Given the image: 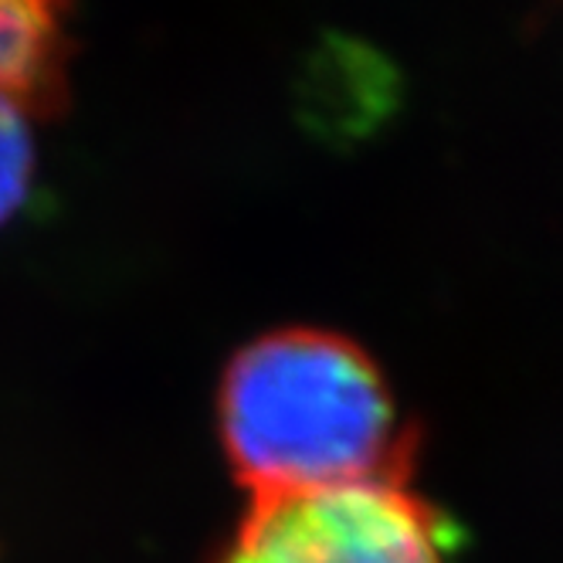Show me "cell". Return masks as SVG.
Instances as JSON below:
<instances>
[{
    "label": "cell",
    "mask_w": 563,
    "mask_h": 563,
    "mask_svg": "<svg viewBox=\"0 0 563 563\" xmlns=\"http://www.w3.org/2000/svg\"><path fill=\"white\" fill-rule=\"evenodd\" d=\"M218 438L252 496L408 482L418 428L377 360L319 327H282L241 346L218 380Z\"/></svg>",
    "instance_id": "1"
},
{
    "label": "cell",
    "mask_w": 563,
    "mask_h": 563,
    "mask_svg": "<svg viewBox=\"0 0 563 563\" xmlns=\"http://www.w3.org/2000/svg\"><path fill=\"white\" fill-rule=\"evenodd\" d=\"M452 519L408 482L252 496L208 563H449Z\"/></svg>",
    "instance_id": "2"
},
{
    "label": "cell",
    "mask_w": 563,
    "mask_h": 563,
    "mask_svg": "<svg viewBox=\"0 0 563 563\" xmlns=\"http://www.w3.org/2000/svg\"><path fill=\"white\" fill-rule=\"evenodd\" d=\"M71 0H0V92L34 115L62 99L65 14Z\"/></svg>",
    "instance_id": "3"
},
{
    "label": "cell",
    "mask_w": 563,
    "mask_h": 563,
    "mask_svg": "<svg viewBox=\"0 0 563 563\" xmlns=\"http://www.w3.org/2000/svg\"><path fill=\"white\" fill-rule=\"evenodd\" d=\"M31 115L24 102L0 92V224L18 214L34 177Z\"/></svg>",
    "instance_id": "4"
}]
</instances>
